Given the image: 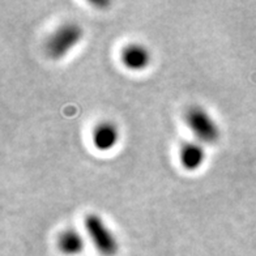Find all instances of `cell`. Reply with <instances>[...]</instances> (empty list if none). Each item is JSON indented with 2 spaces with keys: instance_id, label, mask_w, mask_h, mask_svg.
I'll use <instances>...</instances> for the list:
<instances>
[{
  "instance_id": "277c9868",
  "label": "cell",
  "mask_w": 256,
  "mask_h": 256,
  "mask_svg": "<svg viewBox=\"0 0 256 256\" xmlns=\"http://www.w3.org/2000/svg\"><path fill=\"white\" fill-rule=\"evenodd\" d=\"M150 60H152L150 51L142 44H130L120 51L122 64L130 71H144L149 67Z\"/></svg>"
},
{
  "instance_id": "5b68a950",
  "label": "cell",
  "mask_w": 256,
  "mask_h": 256,
  "mask_svg": "<svg viewBox=\"0 0 256 256\" xmlns=\"http://www.w3.org/2000/svg\"><path fill=\"white\" fill-rule=\"evenodd\" d=\"M120 134L118 127L112 122H101L93 130L92 134V142L96 149L101 152H108L114 149L119 142Z\"/></svg>"
},
{
  "instance_id": "52a82bcc",
  "label": "cell",
  "mask_w": 256,
  "mask_h": 256,
  "mask_svg": "<svg viewBox=\"0 0 256 256\" xmlns=\"http://www.w3.org/2000/svg\"><path fill=\"white\" fill-rule=\"evenodd\" d=\"M56 246L63 255L78 256L84 250L85 240L76 229H66L58 236Z\"/></svg>"
},
{
  "instance_id": "6da1fadb",
  "label": "cell",
  "mask_w": 256,
  "mask_h": 256,
  "mask_svg": "<svg viewBox=\"0 0 256 256\" xmlns=\"http://www.w3.org/2000/svg\"><path fill=\"white\" fill-rule=\"evenodd\" d=\"M84 37V30L78 22H66L56 28L46 40V54L59 60L78 46Z\"/></svg>"
},
{
  "instance_id": "7a4b0ae2",
  "label": "cell",
  "mask_w": 256,
  "mask_h": 256,
  "mask_svg": "<svg viewBox=\"0 0 256 256\" xmlns=\"http://www.w3.org/2000/svg\"><path fill=\"white\" fill-rule=\"evenodd\" d=\"M186 126L194 134L196 142L213 144L220 138V127L213 116L202 106H191L184 112Z\"/></svg>"
},
{
  "instance_id": "3957f363",
  "label": "cell",
  "mask_w": 256,
  "mask_h": 256,
  "mask_svg": "<svg viewBox=\"0 0 256 256\" xmlns=\"http://www.w3.org/2000/svg\"><path fill=\"white\" fill-rule=\"evenodd\" d=\"M85 230L93 246L102 256H115L118 254L119 242L116 236L98 214L90 213L85 217Z\"/></svg>"
},
{
  "instance_id": "8992f818",
  "label": "cell",
  "mask_w": 256,
  "mask_h": 256,
  "mask_svg": "<svg viewBox=\"0 0 256 256\" xmlns=\"http://www.w3.org/2000/svg\"><path fill=\"white\" fill-rule=\"evenodd\" d=\"M179 162L187 172H196L206 162V149L199 142H188L179 150Z\"/></svg>"
}]
</instances>
